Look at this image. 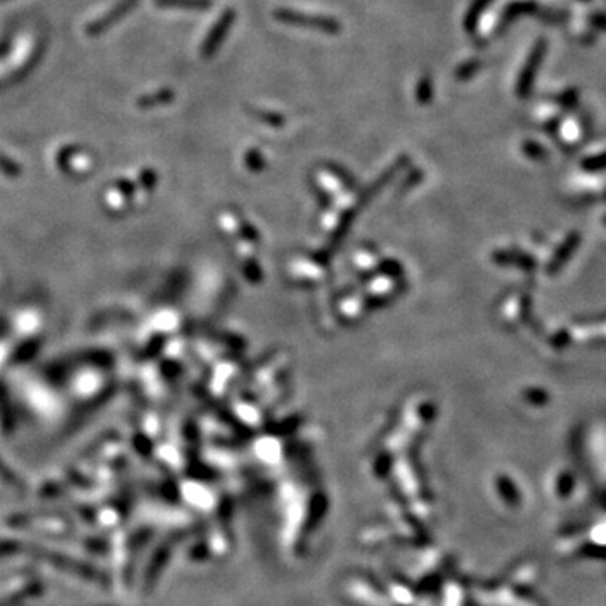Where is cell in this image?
Here are the masks:
<instances>
[{
    "label": "cell",
    "mask_w": 606,
    "mask_h": 606,
    "mask_svg": "<svg viewBox=\"0 0 606 606\" xmlns=\"http://www.w3.org/2000/svg\"><path fill=\"white\" fill-rule=\"evenodd\" d=\"M17 551V544L15 542H0V556H7V554H14V552Z\"/></svg>",
    "instance_id": "obj_1"
}]
</instances>
